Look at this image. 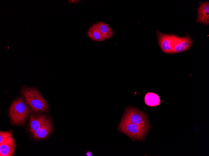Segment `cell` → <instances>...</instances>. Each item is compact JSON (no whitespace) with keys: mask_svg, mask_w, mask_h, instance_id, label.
<instances>
[{"mask_svg":"<svg viewBox=\"0 0 209 156\" xmlns=\"http://www.w3.org/2000/svg\"><path fill=\"white\" fill-rule=\"evenodd\" d=\"M21 93L33 111L36 112H48V104L37 89L32 87H24Z\"/></svg>","mask_w":209,"mask_h":156,"instance_id":"6da1fadb","label":"cell"},{"mask_svg":"<svg viewBox=\"0 0 209 156\" xmlns=\"http://www.w3.org/2000/svg\"><path fill=\"white\" fill-rule=\"evenodd\" d=\"M25 101L21 97L15 100L9 109V114L12 122L17 125L24 124L28 118L30 110Z\"/></svg>","mask_w":209,"mask_h":156,"instance_id":"7a4b0ae2","label":"cell"},{"mask_svg":"<svg viewBox=\"0 0 209 156\" xmlns=\"http://www.w3.org/2000/svg\"><path fill=\"white\" fill-rule=\"evenodd\" d=\"M150 129L126 121L122 119L118 125V130L132 139V141L143 140Z\"/></svg>","mask_w":209,"mask_h":156,"instance_id":"3957f363","label":"cell"},{"mask_svg":"<svg viewBox=\"0 0 209 156\" xmlns=\"http://www.w3.org/2000/svg\"><path fill=\"white\" fill-rule=\"evenodd\" d=\"M122 119L129 122L150 129L146 114L139 109L129 106L126 109Z\"/></svg>","mask_w":209,"mask_h":156,"instance_id":"277c9868","label":"cell"},{"mask_svg":"<svg viewBox=\"0 0 209 156\" xmlns=\"http://www.w3.org/2000/svg\"><path fill=\"white\" fill-rule=\"evenodd\" d=\"M160 46L162 51L168 54L173 53V43L175 35H167L157 31Z\"/></svg>","mask_w":209,"mask_h":156,"instance_id":"5b68a950","label":"cell"},{"mask_svg":"<svg viewBox=\"0 0 209 156\" xmlns=\"http://www.w3.org/2000/svg\"><path fill=\"white\" fill-rule=\"evenodd\" d=\"M192 44V40L188 35L182 37L174 36L173 53L181 52L188 50Z\"/></svg>","mask_w":209,"mask_h":156,"instance_id":"8992f818","label":"cell"},{"mask_svg":"<svg viewBox=\"0 0 209 156\" xmlns=\"http://www.w3.org/2000/svg\"><path fill=\"white\" fill-rule=\"evenodd\" d=\"M50 119L42 114H33L31 116L29 123V130L32 133L39 130Z\"/></svg>","mask_w":209,"mask_h":156,"instance_id":"52a82bcc","label":"cell"},{"mask_svg":"<svg viewBox=\"0 0 209 156\" xmlns=\"http://www.w3.org/2000/svg\"><path fill=\"white\" fill-rule=\"evenodd\" d=\"M15 147L14 140L12 136L3 140L0 143V156H12Z\"/></svg>","mask_w":209,"mask_h":156,"instance_id":"ba28073f","label":"cell"},{"mask_svg":"<svg viewBox=\"0 0 209 156\" xmlns=\"http://www.w3.org/2000/svg\"><path fill=\"white\" fill-rule=\"evenodd\" d=\"M198 22L208 24L209 23V3L204 2L200 4L197 9Z\"/></svg>","mask_w":209,"mask_h":156,"instance_id":"9c48e42d","label":"cell"},{"mask_svg":"<svg viewBox=\"0 0 209 156\" xmlns=\"http://www.w3.org/2000/svg\"><path fill=\"white\" fill-rule=\"evenodd\" d=\"M53 125L50 120L48 121L38 130L32 134L34 138L36 139H44L46 138L52 132Z\"/></svg>","mask_w":209,"mask_h":156,"instance_id":"30bf717a","label":"cell"},{"mask_svg":"<svg viewBox=\"0 0 209 156\" xmlns=\"http://www.w3.org/2000/svg\"><path fill=\"white\" fill-rule=\"evenodd\" d=\"M101 34L106 40L112 37L114 32L106 23L103 22H98L96 23Z\"/></svg>","mask_w":209,"mask_h":156,"instance_id":"8fae6325","label":"cell"},{"mask_svg":"<svg viewBox=\"0 0 209 156\" xmlns=\"http://www.w3.org/2000/svg\"><path fill=\"white\" fill-rule=\"evenodd\" d=\"M87 34L89 38L94 41H101L105 40L101 34L96 23L93 24L90 27Z\"/></svg>","mask_w":209,"mask_h":156,"instance_id":"7c38bea8","label":"cell"},{"mask_svg":"<svg viewBox=\"0 0 209 156\" xmlns=\"http://www.w3.org/2000/svg\"><path fill=\"white\" fill-rule=\"evenodd\" d=\"M144 100L145 104L151 107L158 106L161 103L160 97L158 95L152 92L147 93L145 95Z\"/></svg>","mask_w":209,"mask_h":156,"instance_id":"4fadbf2b","label":"cell"},{"mask_svg":"<svg viewBox=\"0 0 209 156\" xmlns=\"http://www.w3.org/2000/svg\"><path fill=\"white\" fill-rule=\"evenodd\" d=\"M12 133L9 131L3 132L0 131V143L2 141L12 136Z\"/></svg>","mask_w":209,"mask_h":156,"instance_id":"5bb4252c","label":"cell"},{"mask_svg":"<svg viewBox=\"0 0 209 156\" xmlns=\"http://www.w3.org/2000/svg\"><path fill=\"white\" fill-rule=\"evenodd\" d=\"M80 0H69V4L71 3H77L79 2Z\"/></svg>","mask_w":209,"mask_h":156,"instance_id":"9a60e30c","label":"cell"},{"mask_svg":"<svg viewBox=\"0 0 209 156\" xmlns=\"http://www.w3.org/2000/svg\"><path fill=\"white\" fill-rule=\"evenodd\" d=\"M85 155L87 156H91L92 155V153L90 151H88L86 152Z\"/></svg>","mask_w":209,"mask_h":156,"instance_id":"2e32d148","label":"cell"}]
</instances>
